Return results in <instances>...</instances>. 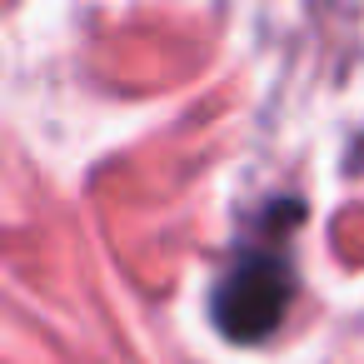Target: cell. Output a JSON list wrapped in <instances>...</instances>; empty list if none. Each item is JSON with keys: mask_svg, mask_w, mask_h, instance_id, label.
<instances>
[{"mask_svg": "<svg viewBox=\"0 0 364 364\" xmlns=\"http://www.w3.org/2000/svg\"><path fill=\"white\" fill-rule=\"evenodd\" d=\"M289 304V264L269 250L245 255L215 289V319L230 339H264Z\"/></svg>", "mask_w": 364, "mask_h": 364, "instance_id": "6da1fadb", "label": "cell"}]
</instances>
